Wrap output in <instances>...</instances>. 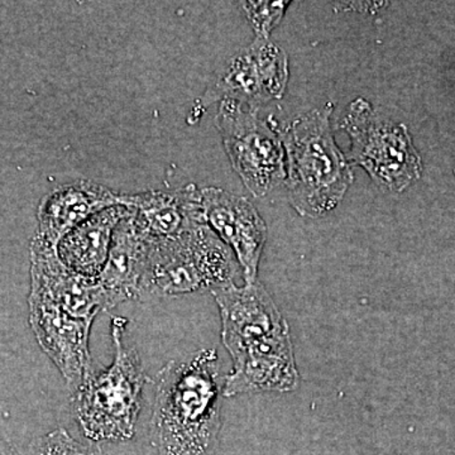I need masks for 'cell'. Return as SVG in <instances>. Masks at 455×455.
I'll return each mask as SVG.
<instances>
[{"label": "cell", "mask_w": 455, "mask_h": 455, "mask_svg": "<svg viewBox=\"0 0 455 455\" xmlns=\"http://www.w3.org/2000/svg\"><path fill=\"white\" fill-rule=\"evenodd\" d=\"M122 205L121 196L89 180L57 188L44 197L38 212V238L47 243H60L68 232L97 212Z\"/></svg>", "instance_id": "cell-13"}, {"label": "cell", "mask_w": 455, "mask_h": 455, "mask_svg": "<svg viewBox=\"0 0 455 455\" xmlns=\"http://www.w3.org/2000/svg\"><path fill=\"white\" fill-rule=\"evenodd\" d=\"M220 307L221 340L233 367H265L292 357L289 324L259 280L212 290Z\"/></svg>", "instance_id": "cell-5"}, {"label": "cell", "mask_w": 455, "mask_h": 455, "mask_svg": "<svg viewBox=\"0 0 455 455\" xmlns=\"http://www.w3.org/2000/svg\"><path fill=\"white\" fill-rule=\"evenodd\" d=\"M289 79L287 57L268 40L256 38L248 49L230 60L217 82L206 90L200 109L217 101L235 100L259 108L283 98Z\"/></svg>", "instance_id": "cell-8"}, {"label": "cell", "mask_w": 455, "mask_h": 455, "mask_svg": "<svg viewBox=\"0 0 455 455\" xmlns=\"http://www.w3.org/2000/svg\"><path fill=\"white\" fill-rule=\"evenodd\" d=\"M31 296L55 305L80 319L92 320L106 311L98 281L83 276L64 265L57 247L36 236L32 244Z\"/></svg>", "instance_id": "cell-11"}, {"label": "cell", "mask_w": 455, "mask_h": 455, "mask_svg": "<svg viewBox=\"0 0 455 455\" xmlns=\"http://www.w3.org/2000/svg\"><path fill=\"white\" fill-rule=\"evenodd\" d=\"M130 208L110 206L83 221L57 244V254L68 268L97 280L106 266L114 230Z\"/></svg>", "instance_id": "cell-15"}, {"label": "cell", "mask_w": 455, "mask_h": 455, "mask_svg": "<svg viewBox=\"0 0 455 455\" xmlns=\"http://www.w3.org/2000/svg\"><path fill=\"white\" fill-rule=\"evenodd\" d=\"M286 2H244L242 8L252 23L256 38L268 40L269 33L283 17Z\"/></svg>", "instance_id": "cell-17"}, {"label": "cell", "mask_w": 455, "mask_h": 455, "mask_svg": "<svg viewBox=\"0 0 455 455\" xmlns=\"http://www.w3.org/2000/svg\"><path fill=\"white\" fill-rule=\"evenodd\" d=\"M221 379L215 349L171 361L157 374L149 439L156 455H212L221 429Z\"/></svg>", "instance_id": "cell-1"}, {"label": "cell", "mask_w": 455, "mask_h": 455, "mask_svg": "<svg viewBox=\"0 0 455 455\" xmlns=\"http://www.w3.org/2000/svg\"><path fill=\"white\" fill-rule=\"evenodd\" d=\"M339 127L352 142L348 160L379 188L400 193L420 178L423 164L406 125L377 116L363 98L350 104Z\"/></svg>", "instance_id": "cell-6"}, {"label": "cell", "mask_w": 455, "mask_h": 455, "mask_svg": "<svg viewBox=\"0 0 455 455\" xmlns=\"http://www.w3.org/2000/svg\"><path fill=\"white\" fill-rule=\"evenodd\" d=\"M122 205L134 212L137 223L152 238L175 235L204 220L202 194L194 185L175 191H146L121 196Z\"/></svg>", "instance_id": "cell-14"}, {"label": "cell", "mask_w": 455, "mask_h": 455, "mask_svg": "<svg viewBox=\"0 0 455 455\" xmlns=\"http://www.w3.org/2000/svg\"><path fill=\"white\" fill-rule=\"evenodd\" d=\"M333 106L299 116L277 128L289 164L290 202L302 217L317 218L333 211L352 185V164L335 145L329 116Z\"/></svg>", "instance_id": "cell-2"}, {"label": "cell", "mask_w": 455, "mask_h": 455, "mask_svg": "<svg viewBox=\"0 0 455 455\" xmlns=\"http://www.w3.org/2000/svg\"><path fill=\"white\" fill-rule=\"evenodd\" d=\"M29 304L32 326L42 348L75 394L94 372L89 348L92 320L70 315L35 296Z\"/></svg>", "instance_id": "cell-10"}, {"label": "cell", "mask_w": 455, "mask_h": 455, "mask_svg": "<svg viewBox=\"0 0 455 455\" xmlns=\"http://www.w3.org/2000/svg\"><path fill=\"white\" fill-rule=\"evenodd\" d=\"M200 194L204 220L235 254L245 283H254L267 239L265 221L244 197L217 188H203Z\"/></svg>", "instance_id": "cell-9"}, {"label": "cell", "mask_w": 455, "mask_h": 455, "mask_svg": "<svg viewBox=\"0 0 455 455\" xmlns=\"http://www.w3.org/2000/svg\"><path fill=\"white\" fill-rule=\"evenodd\" d=\"M236 267L232 250L205 220L196 221L175 235L149 236L143 296L212 292L235 283Z\"/></svg>", "instance_id": "cell-4"}, {"label": "cell", "mask_w": 455, "mask_h": 455, "mask_svg": "<svg viewBox=\"0 0 455 455\" xmlns=\"http://www.w3.org/2000/svg\"><path fill=\"white\" fill-rule=\"evenodd\" d=\"M230 164L256 197L267 196L286 176L283 146L276 130L259 118V109L223 100L217 116Z\"/></svg>", "instance_id": "cell-7"}, {"label": "cell", "mask_w": 455, "mask_h": 455, "mask_svg": "<svg viewBox=\"0 0 455 455\" xmlns=\"http://www.w3.org/2000/svg\"><path fill=\"white\" fill-rule=\"evenodd\" d=\"M0 455H25V454L18 453V451H12V449H0Z\"/></svg>", "instance_id": "cell-18"}, {"label": "cell", "mask_w": 455, "mask_h": 455, "mask_svg": "<svg viewBox=\"0 0 455 455\" xmlns=\"http://www.w3.org/2000/svg\"><path fill=\"white\" fill-rule=\"evenodd\" d=\"M128 322L114 316L112 366L92 372L75 392V416L84 436L92 443H124L133 439L142 395L148 377L136 349L124 344Z\"/></svg>", "instance_id": "cell-3"}, {"label": "cell", "mask_w": 455, "mask_h": 455, "mask_svg": "<svg viewBox=\"0 0 455 455\" xmlns=\"http://www.w3.org/2000/svg\"><path fill=\"white\" fill-rule=\"evenodd\" d=\"M149 235L137 223L134 212L123 218L114 230L109 256L97 278L106 311L124 301L143 298Z\"/></svg>", "instance_id": "cell-12"}, {"label": "cell", "mask_w": 455, "mask_h": 455, "mask_svg": "<svg viewBox=\"0 0 455 455\" xmlns=\"http://www.w3.org/2000/svg\"><path fill=\"white\" fill-rule=\"evenodd\" d=\"M28 455H107L98 444H84L65 429L53 430L38 440Z\"/></svg>", "instance_id": "cell-16"}]
</instances>
